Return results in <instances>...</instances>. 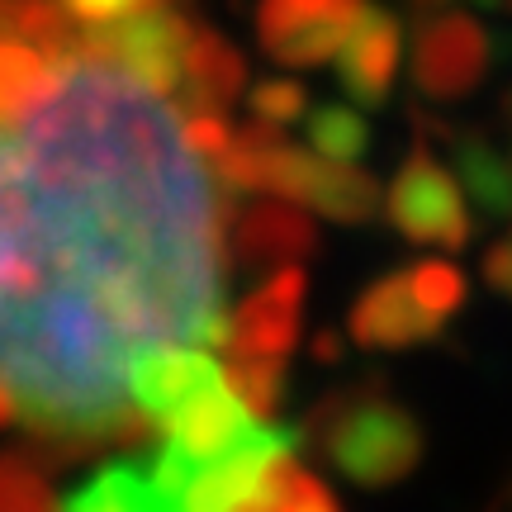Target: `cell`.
<instances>
[{
    "label": "cell",
    "mask_w": 512,
    "mask_h": 512,
    "mask_svg": "<svg viewBox=\"0 0 512 512\" xmlns=\"http://www.w3.org/2000/svg\"><path fill=\"white\" fill-rule=\"evenodd\" d=\"M408 285L418 294V304L437 318H451V313L465 304V275L451 266V261H418L408 271Z\"/></svg>",
    "instance_id": "18"
},
{
    "label": "cell",
    "mask_w": 512,
    "mask_h": 512,
    "mask_svg": "<svg viewBox=\"0 0 512 512\" xmlns=\"http://www.w3.org/2000/svg\"><path fill=\"white\" fill-rule=\"evenodd\" d=\"M366 0H261L256 38L280 67L332 62L347 43Z\"/></svg>",
    "instance_id": "6"
},
{
    "label": "cell",
    "mask_w": 512,
    "mask_h": 512,
    "mask_svg": "<svg viewBox=\"0 0 512 512\" xmlns=\"http://www.w3.org/2000/svg\"><path fill=\"white\" fill-rule=\"evenodd\" d=\"M233 394H238L256 418L266 422L285 399V361H266V356H228L223 366Z\"/></svg>",
    "instance_id": "17"
},
{
    "label": "cell",
    "mask_w": 512,
    "mask_h": 512,
    "mask_svg": "<svg viewBox=\"0 0 512 512\" xmlns=\"http://www.w3.org/2000/svg\"><path fill=\"white\" fill-rule=\"evenodd\" d=\"M318 247V228L294 200H261L252 209H242L233 223V252L247 266H294L299 256H309Z\"/></svg>",
    "instance_id": "11"
},
{
    "label": "cell",
    "mask_w": 512,
    "mask_h": 512,
    "mask_svg": "<svg viewBox=\"0 0 512 512\" xmlns=\"http://www.w3.org/2000/svg\"><path fill=\"white\" fill-rule=\"evenodd\" d=\"M195 24L185 15V0H143L133 15L100 24L86 34L95 53L119 62L124 72L147 81L152 91L176 95L185 76V48H190Z\"/></svg>",
    "instance_id": "3"
},
{
    "label": "cell",
    "mask_w": 512,
    "mask_h": 512,
    "mask_svg": "<svg viewBox=\"0 0 512 512\" xmlns=\"http://www.w3.org/2000/svg\"><path fill=\"white\" fill-rule=\"evenodd\" d=\"M384 209H389L394 233H403V238L418 242V247L460 252V247H470V238H475V219L465 209L460 185L451 181V171L437 162V152L427 143H418L403 157Z\"/></svg>",
    "instance_id": "4"
},
{
    "label": "cell",
    "mask_w": 512,
    "mask_h": 512,
    "mask_svg": "<svg viewBox=\"0 0 512 512\" xmlns=\"http://www.w3.org/2000/svg\"><path fill=\"white\" fill-rule=\"evenodd\" d=\"M200 162L176 105L86 38L0 110V394L34 432L138 441L133 366L228 342Z\"/></svg>",
    "instance_id": "1"
},
{
    "label": "cell",
    "mask_w": 512,
    "mask_h": 512,
    "mask_svg": "<svg viewBox=\"0 0 512 512\" xmlns=\"http://www.w3.org/2000/svg\"><path fill=\"white\" fill-rule=\"evenodd\" d=\"M299 323H304V271L280 266L266 285H256L228 318V356H266V361H290L299 347Z\"/></svg>",
    "instance_id": "7"
},
{
    "label": "cell",
    "mask_w": 512,
    "mask_h": 512,
    "mask_svg": "<svg viewBox=\"0 0 512 512\" xmlns=\"http://www.w3.org/2000/svg\"><path fill=\"white\" fill-rule=\"evenodd\" d=\"M508 114H512V100H508Z\"/></svg>",
    "instance_id": "25"
},
{
    "label": "cell",
    "mask_w": 512,
    "mask_h": 512,
    "mask_svg": "<svg viewBox=\"0 0 512 512\" xmlns=\"http://www.w3.org/2000/svg\"><path fill=\"white\" fill-rule=\"evenodd\" d=\"M413 86L427 100H465L494 67V38L465 10H427L413 24Z\"/></svg>",
    "instance_id": "5"
},
{
    "label": "cell",
    "mask_w": 512,
    "mask_h": 512,
    "mask_svg": "<svg viewBox=\"0 0 512 512\" xmlns=\"http://www.w3.org/2000/svg\"><path fill=\"white\" fill-rule=\"evenodd\" d=\"M0 512H57L48 484L19 460H0Z\"/></svg>",
    "instance_id": "20"
},
{
    "label": "cell",
    "mask_w": 512,
    "mask_h": 512,
    "mask_svg": "<svg viewBox=\"0 0 512 512\" xmlns=\"http://www.w3.org/2000/svg\"><path fill=\"white\" fill-rule=\"evenodd\" d=\"M247 91V62L242 53L219 34V29H195L185 48V76H181V110H228Z\"/></svg>",
    "instance_id": "14"
},
{
    "label": "cell",
    "mask_w": 512,
    "mask_h": 512,
    "mask_svg": "<svg viewBox=\"0 0 512 512\" xmlns=\"http://www.w3.org/2000/svg\"><path fill=\"white\" fill-rule=\"evenodd\" d=\"M143 0H62V10L76 19V24H86V29H100V24H114V19L133 15Z\"/></svg>",
    "instance_id": "22"
},
{
    "label": "cell",
    "mask_w": 512,
    "mask_h": 512,
    "mask_svg": "<svg viewBox=\"0 0 512 512\" xmlns=\"http://www.w3.org/2000/svg\"><path fill=\"white\" fill-rule=\"evenodd\" d=\"M484 280H489L498 294H508L512 299V238H503L494 252L484 256Z\"/></svg>",
    "instance_id": "23"
},
{
    "label": "cell",
    "mask_w": 512,
    "mask_h": 512,
    "mask_svg": "<svg viewBox=\"0 0 512 512\" xmlns=\"http://www.w3.org/2000/svg\"><path fill=\"white\" fill-rule=\"evenodd\" d=\"M294 204H309L332 223H370L380 214V181L351 162H328L309 147L299 185H294Z\"/></svg>",
    "instance_id": "13"
},
{
    "label": "cell",
    "mask_w": 512,
    "mask_h": 512,
    "mask_svg": "<svg viewBox=\"0 0 512 512\" xmlns=\"http://www.w3.org/2000/svg\"><path fill=\"white\" fill-rule=\"evenodd\" d=\"M313 356H318L323 366H337V361H342V337H337V332H323V337H313Z\"/></svg>",
    "instance_id": "24"
},
{
    "label": "cell",
    "mask_w": 512,
    "mask_h": 512,
    "mask_svg": "<svg viewBox=\"0 0 512 512\" xmlns=\"http://www.w3.org/2000/svg\"><path fill=\"white\" fill-rule=\"evenodd\" d=\"M247 110H252V119H261V124L285 128L309 110V91H304L299 81H280V76H271V81H256L252 86Z\"/></svg>",
    "instance_id": "19"
},
{
    "label": "cell",
    "mask_w": 512,
    "mask_h": 512,
    "mask_svg": "<svg viewBox=\"0 0 512 512\" xmlns=\"http://www.w3.org/2000/svg\"><path fill=\"white\" fill-rule=\"evenodd\" d=\"M328 470L356 489H394L422 465L427 432L418 413L380 384H351L318 403L304 422Z\"/></svg>",
    "instance_id": "2"
},
{
    "label": "cell",
    "mask_w": 512,
    "mask_h": 512,
    "mask_svg": "<svg viewBox=\"0 0 512 512\" xmlns=\"http://www.w3.org/2000/svg\"><path fill=\"white\" fill-rule=\"evenodd\" d=\"M214 380H223V366L214 361V351L157 347L133 366V375H128V399H133V408H138L147 422H162L176 403H185L190 394L209 389Z\"/></svg>",
    "instance_id": "10"
},
{
    "label": "cell",
    "mask_w": 512,
    "mask_h": 512,
    "mask_svg": "<svg viewBox=\"0 0 512 512\" xmlns=\"http://www.w3.org/2000/svg\"><path fill=\"white\" fill-rule=\"evenodd\" d=\"M399 57H403L399 19L389 15L384 5H366L361 19L351 24L342 53H337V86H342V95H351V105L380 110L389 91H394Z\"/></svg>",
    "instance_id": "9"
},
{
    "label": "cell",
    "mask_w": 512,
    "mask_h": 512,
    "mask_svg": "<svg viewBox=\"0 0 512 512\" xmlns=\"http://www.w3.org/2000/svg\"><path fill=\"white\" fill-rule=\"evenodd\" d=\"M309 147L328 162H361L370 152V124L351 105H318L309 114Z\"/></svg>",
    "instance_id": "16"
},
{
    "label": "cell",
    "mask_w": 512,
    "mask_h": 512,
    "mask_svg": "<svg viewBox=\"0 0 512 512\" xmlns=\"http://www.w3.org/2000/svg\"><path fill=\"white\" fill-rule=\"evenodd\" d=\"M62 512H181V494L152 470V460H114L76 484Z\"/></svg>",
    "instance_id": "12"
},
{
    "label": "cell",
    "mask_w": 512,
    "mask_h": 512,
    "mask_svg": "<svg viewBox=\"0 0 512 512\" xmlns=\"http://www.w3.org/2000/svg\"><path fill=\"white\" fill-rule=\"evenodd\" d=\"M451 143V162L460 171V185L475 195V209H484L489 219L512 214V166L484 133H456V128H432Z\"/></svg>",
    "instance_id": "15"
},
{
    "label": "cell",
    "mask_w": 512,
    "mask_h": 512,
    "mask_svg": "<svg viewBox=\"0 0 512 512\" xmlns=\"http://www.w3.org/2000/svg\"><path fill=\"white\" fill-rule=\"evenodd\" d=\"M441 323L446 318H437V313H427L418 304V294L408 285V271H389L356 294V304L347 313V337L366 351H403L432 342Z\"/></svg>",
    "instance_id": "8"
},
{
    "label": "cell",
    "mask_w": 512,
    "mask_h": 512,
    "mask_svg": "<svg viewBox=\"0 0 512 512\" xmlns=\"http://www.w3.org/2000/svg\"><path fill=\"white\" fill-rule=\"evenodd\" d=\"M271 512H342V503L332 498V489L318 475H309L304 465H294L290 484H285V494H280V503Z\"/></svg>",
    "instance_id": "21"
}]
</instances>
